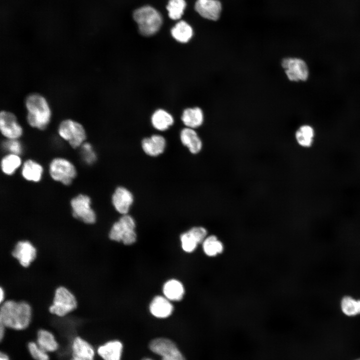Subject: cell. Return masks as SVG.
Here are the masks:
<instances>
[{"instance_id": "obj_1", "label": "cell", "mask_w": 360, "mask_h": 360, "mask_svg": "<svg viewBox=\"0 0 360 360\" xmlns=\"http://www.w3.org/2000/svg\"><path fill=\"white\" fill-rule=\"evenodd\" d=\"M32 308L26 302L8 300L0 308V324L6 328L20 330L27 328L32 319Z\"/></svg>"}, {"instance_id": "obj_2", "label": "cell", "mask_w": 360, "mask_h": 360, "mask_svg": "<svg viewBox=\"0 0 360 360\" xmlns=\"http://www.w3.org/2000/svg\"><path fill=\"white\" fill-rule=\"evenodd\" d=\"M24 104L28 124L40 130L46 128L50 120L52 112L46 98L40 94L32 93L26 97Z\"/></svg>"}, {"instance_id": "obj_3", "label": "cell", "mask_w": 360, "mask_h": 360, "mask_svg": "<svg viewBox=\"0 0 360 360\" xmlns=\"http://www.w3.org/2000/svg\"><path fill=\"white\" fill-rule=\"evenodd\" d=\"M133 18L138 24L140 34L146 36L156 34L162 24L160 14L149 6H143L136 10L133 13Z\"/></svg>"}, {"instance_id": "obj_4", "label": "cell", "mask_w": 360, "mask_h": 360, "mask_svg": "<svg viewBox=\"0 0 360 360\" xmlns=\"http://www.w3.org/2000/svg\"><path fill=\"white\" fill-rule=\"evenodd\" d=\"M280 65L286 77L290 82H304L309 78L310 70L308 64L300 58L285 57L282 60Z\"/></svg>"}, {"instance_id": "obj_5", "label": "cell", "mask_w": 360, "mask_h": 360, "mask_svg": "<svg viewBox=\"0 0 360 360\" xmlns=\"http://www.w3.org/2000/svg\"><path fill=\"white\" fill-rule=\"evenodd\" d=\"M58 130L59 136L68 142L72 148L80 146L86 140V135L84 126L73 120L66 119L62 121Z\"/></svg>"}, {"instance_id": "obj_6", "label": "cell", "mask_w": 360, "mask_h": 360, "mask_svg": "<svg viewBox=\"0 0 360 360\" xmlns=\"http://www.w3.org/2000/svg\"><path fill=\"white\" fill-rule=\"evenodd\" d=\"M77 306L74 296L66 288L60 286L56 290L50 312L58 316H64L74 310Z\"/></svg>"}, {"instance_id": "obj_7", "label": "cell", "mask_w": 360, "mask_h": 360, "mask_svg": "<svg viewBox=\"0 0 360 360\" xmlns=\"http://www.w3.org/2000/svg\"><path fill=\"white\" fill-rule=\"evenodd\" d=\"M49 173L54 180L66 186L70 184L76 176L74 166L68 160L62 158H56L51 161Z\"/></svg>"}, {"instance_id": "obj_8", "label": "cell", "mask_w": 360, "mask_h": 360, "mask_svg": "<svg viewBox=\"0 0 360 360\" xmlns=\"http://www.w3.org/2000/svg\"><path fill=\"white\" fill-rule=\"evenodd\" d=\"M90 198L84 194H80L70 201L73 216L86 224H92L96 221V214L91 206Z\"/></svg>"}, {"instance_id": "obj_9", "label": "cell", "mask_w": 360, "mask_h": 360, "mask_svg": "<svg viewBox=\"0 0 360 360\" xmlns=\"http://www.w3.org/2000/svg\"><path fill=\"white\" fill-rule=\"evenodd\" d=\"M149 348L153 352L160 356L162 360H186L176 344L168 338H155L150 342Z\"/></svg>"}, {"instance_id": "obj_10", "label": "cell", "mask_w": 360, "mask_h": 360, "mask_svg": "<svg viewBox=\"0 0 360 360\" xmlns=\"http://www.w3.org/2000/svg\"><path fill=\"white\" fill-rule=\"evenodd\" d=\"M0 130L6 139H18L23 132L16 116L4 110L0 112Z\"/></svg>"}, {"instance_id": "obj_11", "label": "cell", "mask_w": 360, "mask_h": 360, "mask_svg": "<svg viewBox=\"0 0 360 360\" xmlns=\"http://www.w3.org/2000/svg\"><path fill=\"white\" fill-rule=\"evenodd\" d=\"M134 202L132 193L123 186L117 187L112 196V204L121 215L128 214Z\"/></svg>"}, {"instance_id": "obj_12", "label": "cell", "mask_w": 360, "mask_h": 360, "mask_svg": "<svg viewBox=\"0 0 360 360\" xmlns=\"http://www.w3.org/2000/svg\"><path fill=\"white\" fill-rule=\"evenodd\" d=\"M194 9L204 18L216 22L220 18L222 4L219 0H196Z\"/></svg>"}, {"instance_id": "obj_13", "label": "cell", "mask_w": 360, "mask_h": 360, "mask_svg": "<svg viewBox=\"0 0 360 360\" xmlns=\"http://www.w3.org/2000/svg\"><path fill=\"white\" fill-rule=\"evenodd\" d=\"M12 255L23 267L26 268L35 260L36 250L29 241H20L13 250Z\"/></svg>"}, {"instance_id": "obj_14", "label": "cell", "mask_w": 360, "mask_h": 360, "mask_svg": "<svg viewBox=\"0 0 360 360\" xmlns=\"http://www.w3.org/2000/svg\"><path fill=\"white\" fill-rule=\"evenodd\" d=\"M148 310L150 314L158 318H166L174 312V306L172 302L164 296L157 295L151 300Z\"/></svg>"}, {"instance_id": "obj_15", "label": "cell", "mask_w": 360, "mask_h": 360, "mask_svg": "<svg viewBox=\"0 0 360 360\" xmlns=\"http://www.w3.org/2000/svg\"><path fill=\"white\" fill-rule=\"evenodd\" d=\"M141 146L146 155L156 157L164 152L166 146V141L162 136L154 134L143 138L141 142Z\"/></svg>"}, {"instance_id": "obj_16", "label": "cell", "mask_w": 360, "mask_h": 360, "mask_svg": "<svg viewBox=\"0 0 360 360\" xmlns=\"http://www.w3.org/2000/svg\"><path fill=\"white\" fill-rule=\"evenodd\" d=\"M181 143L192 154H197L203 148V142L196 129L185 127L180 132Z\"/></svg>"}, {"instance_id": "obj_17", "label": "cell", "mask_w": 360, "mask_h": 360, "mask_svg": "<svg viewBox=\"0 0 360 360\" xmlns=\"http://www.w3.org/2000/svg\"><path fill=\"white\" fill-rule=\"evenodd\" d=\"M94 349L89 342L80 336L73 340L70 360H94Z\"/></svg>"}, {"instance_id": "obj_18", "label": "cell", "mask_w": 360, "mask_h": 360, "mask_svg": "<svg viewBox=\"0 0 360 360\" xmlns=\"http://www.w3.org/2000/svg\"><path fill=\"white\" fill-rule=\"evenodd\" d=\"M163 296L172 302L182 300L185 295L186 290L183 283L176 278L168 280L162 288Z\"/></svg>"}, {"instance_id": "obj_19", "label": "cell", "mask_w": 360, "mask_h": 360, "mask_svg": "<svg viewBox=\"0 0 360 360\" xmlns=\"http://www.w3.org/2000/svg\"><path fill=\"white\" fill-rule=\"evenodd\" d=\"M294 136L296 143L300 147L310 148L314 142L316 131L312 125L302 124L296 130Z\"/></svg>"}, {"instance_id": "obj_20", "label": "cell", "mask_w": 360, "mask_h": 360, "mask_svg": "<svg viewBox=\"0 0 360 360\" xmlns=\"http://www.w3.org/2000/svg\"><path fill=\"white\" fill-rule=\"evenodd\" d=\"M181 120L186 127L196 130L204 122V111L198 106L186 108L182 112Z\"/></svg>"}, {"instance_id": "obj_21", "label": "cell", "mask_w": 360, "mask_h": 360, "mask_svg": "<svg viewBox=\"0 0 360 360\" xmlns=\"http://www.w3.org/2000/svg\"><path fill=\"white\" fill-rule=\"evenodd\" d=\"M174 122L172 115L163 108L156 110L150 117L152 127L160 132L168 130L174 124Z\"/></svg>"}, {"instance_id": "obj_22", "label": "cell", "mask_w": 360, "mask_h": 360, "mask_svg": "<svg viewBox=\"0 0 360 360\" xmlns=\"http://www.w3.org/2000/svg\"><path fill=\"white\" fill-rule=\"evenodd\" d=\"M201 244L204 254L212 258L220 256L225 249L222 241L215 234H208Z\"/></svg>"}, {"instance_id": "obj_23", "label": "cell", "mask_w": 360, "mask_h": 360, "mask_svg": "<svg viewBox=\"0 0 360 360\" xmlns=\"http://www.w3.org/2000/svg\"><path fill=\"white\" fill-rule=\"evenodd\" d=\"M122 350V344L118 340H112L100 346L98 353L104 360H120Z\"/></svg>"}, {"instance_id": "obj_24", "label": "cell", "mask_w": 360, "mask_h": 360, "mask_svg": "<svg viewBox=\"0 0 360 360\" xmlns=\"http://www.w3.org/2000/svg\"><path fill=\"white\" fill-rule=\"evenodd\" d=\"M44 170L38 162L32 160H26L22 168V175L26 180L36 182L42 177Z\"/></svg>"}, {"instance_id": "obj_25", "label": "cell", "mask_w": 360, "mask_h": 360, "mask_svg": "<svg viewBox=\"0 0 360 360\" xmlns=\"http://www.w3.org/2000/svg\"><path fill=\"white\" fill-rule=\"evenodd\" d=\"M172 37L182 44L188 42L192 38L194 30L190 24L184 20L178 22L170 30Z\"/></svg>"}, {"instance_id": "obj_26", "label": "cell", "mask_w": 360, "mask_h": 360, "mask_svg": "<svg viewBox=\"0 0 360 360\" xmlns=\"http://www.w3.org/2000/svg\"><path fill=\"white\" fill-rule=\"evenodd\" d=\"M36 343L48 352H55L58 347L54 334L46 330L42 329L38 331Z\"/></svg>"}, {"instance_id": "obj_27", "label": "cell", "mask_w": 360, "mask_h": 360, "mask_svg": "<svg viewBox=\"0 0 360 360\" xmlns=\"http://www.w3.org/2000/svg\"><path fill=\"white\" fill-rule=\"evenodd\" d=\"M22 160L20 156L8 154L4 156L1 160V168L6 175L13 174L21 166Z\"/></svg>"}, {"instance_id": "obj_28", "label": "cell", "mask_w": 360, "mask_h": 360, "mask_svg": "<svg viewBox=\"0 0 360 360\" xmlns=\"http://www.w3.org/2000/svg\"><path fill=\"white\" fill-rule=\"evenodd\" d=\"M340 306L342 312L347 316H354L360 314V300L345 296L341 300Z\"/></svg>"}, {"instance_id": "obj_29", "label": "cell", "mask_w": 360, "mask_h": 360, "mask_svg": "<svg viewBox=\"0 0 360 360\" xmlns=\"http://www.w3.org/2000/svg\"><path fill=\"white\" fill-rule=\"evenodd\" d=\"M186 6L185 0H169L166 8L170 18L172 20L180 19L184 13Z\"/></svg>"}, {"instance_id": "obj_30", "label": "cell", "mask_w": 360, "mask_h": 360, "mask_svg": "<svg viewBox=\"0 0 360 360\" xmlns=\"http://www.w3.org/2000/svg\"><path fill=\"white\" fill-rule=\"evenodd\" d=\"M180 240L182 249L188 254L195 252L200 244L188 230L180 234Z\"/></svg>"}, {"instance_id": "obj_31", "label": "cell", "mask_w": 360, "mask_h": 360, "mask_svg": "<svg viewBox=\"0 0 360 360\" xmlns=\"http://www.w3.org/2000/svg\"><path fill=\"white\" fill-rule=\"evenodd\" d=\"M136 230H128L118 220L112 225L108 234L110 239L116 242H122L126 232Z\"/></svg>"}, {"instance_id": "obj_32", "label": "cell", "mask_w": 360, "mask_h": 360, "mask_svg": "<svg viewBox=\"0 0 360 360\" xmlns=\"http://www.w3.org/2000/svg\"><path fill=\"white\" fill-rule=\"evenodd\" d=\"M28 348L30 356L34 360H50L48 352L40 348L36 342H29Z\"/></svg>"}, {"instance_id": "obj_33", "label": "cell", "mask_w": 360, "mask_h": 360, "mask_svg": "<svg viewBox=\"0 0 360 360\" xmlns=\"http://www.w3.org/2000/svg\"><path fill=\"white\" fill-rule=\"evenodd\" d=\"M81 147V155L84 162L88 164H93L96 160V155L92 145L89 142H84Z\"/></svg>"}, {"instance_id": "obj_34", "label": "cell", "mask_w": 360, "mask_h": 360, "mask_svg": "<svg viewBox=\"0 0 360 360\" xmlns=\"http://www.w3.org/2000/svg\"><path fill=\"white\" fill-rule=\"evenodd\" d=\"M4 150L8 154L20 156L22 152L23 148L21 142L18 139H6L2 143Z\"/></svg>"}, {"instance_id": "obj_35", "label": "cell", "mask_w": 360, "mask_h": 360, "mask_svg": "<svg viewBox=\"0 0 360 360\" xmlns=\"http://www.w3.org/2000/svg\"><path fill=\"white\" fill-rule=\"evenodd\" d=\"M188 230L200 244H202L208 235V230L203 226H194L190 228Z\"/></svg>"}, {"instance_id": "obj_36", "label": "cell", "mask_w": 360, "mask_h": 360, "mask_svg": "<svg viewBox=\"0 0 360 360\" xmlns=\"http://www.w3.org/2000/svg\"><path fill=\"white\" fill-rule=\"evenodd\" d=\"M6 327L0 324V339L2 340L4 335Z\"/></svg>"}, {"instance_id": "obj_37", "label": "cell", "mask_w": 360, "mask_h": 360, "mask_svg": "<svg viewBox=\"0 0 360 360\" xmlns=\"http://www.w3.org/2000/svg\"><path fill=\"white\" fill-rule=\"evenodd\" d=\"M0 360H10L8 356L4 352H2L0 354Z\"/></svg>"}, {"instance_id": "obj_38", "label": "cell", "mask_w": 360, "mask_h": 360, "mask_svg": "<svg viewBox=\"0 0 360 360\" xmlns=\"http://www.w3.org/2000/svg\"><path fill=\"white\" fill-rule=\"evenodd\" d=\"M4 292L2 288L1 287L0 288V301L1 303L4 300Z\"/></svg>"}, {"instance_id": "obj_39", "label": "cell", "mask_w": 360, "mask_h": 360, "mask_svg": "<svg viewBox=\"0 0 360 360\" xmlns=\"http://www.w3.org/2000/svg\"><path fill=\"white\" fill-rule=\"evenodd\" d=\"M142 360H153L150 358H144Z\"/></svg>"}, {"instance_id": "obj_40", "label": "cell", "mask_w": 360, "mask_h": 360, "mask_svg": "<svg viewBox=\"0 0 360 360\" xmlns=\"http://www.w3.org/2000/svg\"><path fill=\"white\" fill-rule=\"evenodd\" d=\"M360 360V359H358V360Z\"/></svg>"}]
</instances>
